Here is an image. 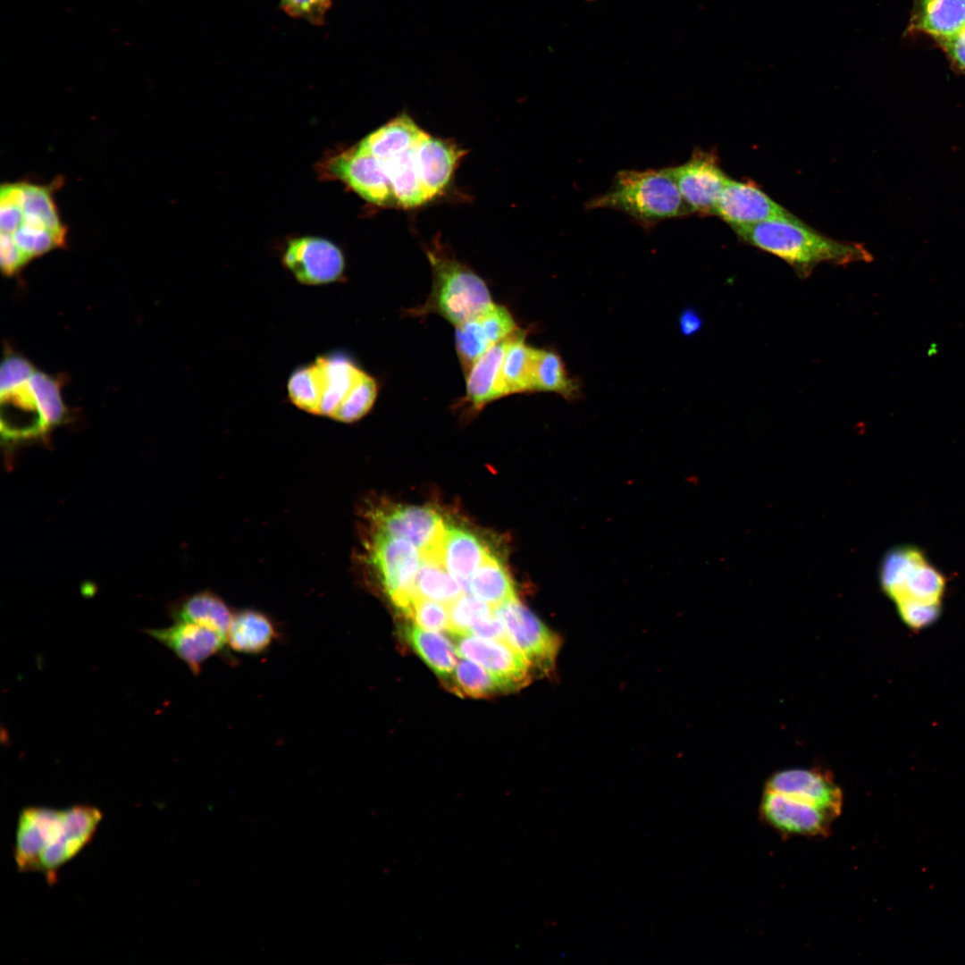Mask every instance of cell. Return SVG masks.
Here are the masks:
<instances>
[{
	"mask_svg": "<svg viewBox=\"0 0 965 965\" xmlns=\"http://www.w3.org/2000/svg\"><path fill=\"white\" fill-rule=\"evenodd\" d=\"M734 231L744 243L784 260L801 279L823 263L847 265L871 260L861 244L827 237L799 218L773 219Z\"/></svg>",
	"mask_w": 965,
	"mask_h": 965,
	"instance_id": "6da1fadb",
	"label": "cell"
},
{
	"mask_svg": "<svg viewBox=\"0 0 965 965\" xmlns=\"http://www.w3.org/2000/svg\"><path fill=\"white\" fill-rule=\"evenodd\" d=\"M585 206L619 211L645 229L692 214L669 167L619 171L609 189L590 199Z\"/></svg>",
	"mask_w": 965,
	"mask_h": 965,
	"instance_id": "7a4b0ae2",
	"label": "cell"
},
{
	"mask_svg": "<svg viewBox=\"0 0 965 965\" xmlns=\"http://www.w3.org/2000/svg\"><path fill=\"white\" fill-rule=\"evenodd\" d=\"M425 133L404 113L359 142L375 157L388 177L397 206L418 207L431 200L420 180L417 163L418 145Z\"/></svg>",
	"mask_w": 965,
	"mask_h": 965,
	"instance_id": "3957f363",
	"label": "cell"
},
{
	"mask_svg": "<svg viewBox=\"0 0 965 965\" xmlns=\"http://www.w3.org/2000/svg\"><path fill=\"white\" fill-rule=\"evenodd\" d=\"M365 373L345 352L322 354L291 373L288 399L300 410L337 421Z\"/></svg>",
	"mask_w": 965,
	"mask_h": 965,
	"instance_id": "277c9868",
	"label": "cell"
},
{
	"mask_svg": "<svg viewBox=\"0 0 965 965\" xmlns=\"http://www.w3.org/2000/svg\"><path fill=\"white\" fill-rule=\"evenodd\" d=\"M432 271V286L415 316L436 314L455 326L483 311L493 302L484 281L468 266L435 246L426 250Z\"/></svg>",
	"mask_w": 965,
	"mask_h": 965,
	"instance_id": "5b68a950",
	"label": "cell"
},
{
	"mask_svg": "<svg viewBox=\"0 0 965 965\" xmlns=\"http://www.w3.org/2000/svg\"><path fill=\"white\" fill-rule=\"evenodd\" d=\"M880 583L895 604L902 601L941 603L945 582L916 548L902 546L886 553Z\"/></svg>",
	"mask_w": 965,
	"mask_h": 965,
	"instance_id": "8992f818",
	"label": "cell"
},
{
	"mask_svg": "<svg viewBox=\"0 0 965 965\" xmlns=\"http://www.w3.org/2000/svg\"><path fill=\"white\" fill-rule=\"evenodd\" d=\"M369 558L394 604L402 610L414 597L413 587L423 557L409 541L374 533Z\"/></svg>",
	"mask_w": 965,
	"mask_h": 965,
	"instance_id": "52a82bcc",
	"label": "cell"
},
{
	"mask_svg": "<svg viewBox=\"0 0 965 965\" xmlns=\"http://www.w3.org/2000/svg\"><path fill=\"white\" fill-rule=\"evenodd\" d=\"M506 637L526 659L532 668L549 672L560 647L559 637L550 630L517 598L494 608Z\"/></svg>",
	"mask_w": 965,
	"mask_h": 965,
	"instance_id": "ba28073f",
	"label": "cell"
},
{
	"mask_svg": "<svg viewBox=\"0 0 965 965\" xmlns=\"http://www.w3.org/2000/svg\"><path fill=\"white\" fill-rule=\"evenodd\" d=\"M281 263L298 283L307 286L342 281L346 266L344 255L336 244L313 236L289 240Z\"/></svg>",
	"mask_w": 965,
	"mask_h": 965,
	"instance_id": "9c48e42d",
	"label": "cell"
},
{
	"mask_svg": "<svg viewBox=\"0 0 965 965\" xmlns=\"http://www.w3.org/2000/svg\"><path fill=\"white\" fill-rule=\"evenodd\" d=\"M759 814L761 820L785 837H826L836 819L827 811L793 797L764 790Z\"/></svg>",
	"mask_w": 965,
	"mask_h": 965,
	"instance_id": "30bf717a",
	"label": "cell"
},
{
	"mask_svg": "<svg viewBox=\"0 0 965 965\" xmlns=\"http://www.w3.org/2000/svg\"><path fill=\"white\" fill-rule=\"evenodd\" d=\"M323 169L365 200L381 206H395L388 177L375 157L359 143L328 158Z\"/></svg>",
	"mask_w": 965,
	"mask_h": 965,
	"instance_id": "8fae6325",
	"label": "cell"
},
{
	"mask_svg": "<svg viewBox=\"0 0 965 965\" xmlns=\"http://www.w3.org/2000/svg\"><path fill=\"white\" fill-rule=\"evenodd\" d=\"M669 170L692 214H714L717 200L729 179L715 151L695 149L685 163L669 166Z\"/></svg>",
	"mask_w": 965,
	"mask_h": 965,
	"instance_id": "7c38bea8",
	"label": "cell"
},
{
	"mask_svg": "<svg viewBox=\"0 0 965 965\" xmlns=\"http://www.w3.org/2000/svg\"><path fill=\"white\" fill-rule=\"evenodd\" d=\"M376 532L406 540L424 558H433L446 526L435 510L416 506L377 508L371 514Z\"/></svg>",
	"mask_w": 965,
	"mask_h": 965,
	"instance_id": "4fadbf2b",
	"label": "cell"
},
{
	"mask_svg": "<svg viewBox=\"0 0 965 965\" xmlns=\"http://www.w3.org/2000/svg\"><path fill=\"white\" fill-rule=\"evenodd\" d=\"M65 827L64 809L27 807L16 826L13 859L21 872H38L43 852L55 844Z\"/></svg>",
	"mask_w": 965,
	"mask_h": 965,
	"instance_id": "5bb4252c",
	"label": "cell"
},
{
	"mask_svg": "<svg viewBox=\"0 0 965 965\" xmlns=\"http://www.w3.org/2000/svg\"><path fill=\"white\" fill-rule=\"evenodd\" d=\"M714 215L733 230L773 219H796L751 181L729 178L715 205Z\"/></svg>",
	"mask_w": 965,
	"mask_h": 965,
	"instance_id": "9a60e30c",
	"label": "cell"
},
{
	"mask_svg": "<svg viewBox=\"0 0 965 965\" xmlns=\"http://www.w3.org/2000/svg\"><path fill=\"white\" fill-rule=\"evenodd\" d=\"M144 632L170 650L197 676L210 658L226 650V638L215 630L189 621H174L164 628H148Z\"/></svg>",
	"mask_w": 965,
	"mask_h": 965,
	"instance_id": "2e32d148",
	"label": "cell"
},
{
	"mask_svg": "<svg viewBox=\"0 0 965 965\" xmlns=\"http://www.w3.org/2000/svg\"><path fill=\"white\" fill-rule=\"evenodd\" d=\"M766 791L783 793L813 804L837 818L843 807V793L829 772L817 768H786L772 774Z\"/></svg>",
	"mask_w": 965,
	"mask_h": 965,
	"instance_id": "e0dca14e",
	"label": "cell"
},
{
	"mask_svg": "<svg viewBox=\"0 0 965 965\" xmlns=\"http://www.w3.org/2000/svg\"><path fill=\"white\" fill-rule=\"evenodd\" d=\"M453 637L459 657L483 667L507 681L514 690L529 682L532 667L508 639H487L470 634Z\"/></svg>",
	"mask_w": 965,
	"mask_h": 965,
	"instance_id": "ac0fdd59",
	"label": "cell"
},
{
	"mask_svg": "<svg viewBox=\"0 0 965 965\" xmlns=\"http://www.w3.org/2000/svg\"><path fill=\"white\" fill-rule=\"evenodd\" d=\"M516 329L509 310L495 303L457 325L456 348L465 374L488 349Z\"/></svg>",
	"mask_w": 965,
	"mask_h": 965,
	"instance_id": "d6986e66",
	"label": "cell"
},
{
	"mask_svg": "<svg viewBox=\"0 0 965 965\" xmlns=\"http://www.w3.org/2000/svg\"><path fill=\"white\" fill-rule=\"evenodd\" d=\"M102 818V811L91 805L65 808L64 831L58 842L43 852L38 872L50 884L55 882L59 869L91 841Z\"/></svg>",
	"mask_w": 965,
	"mask_h": 965,
	"instance_id": "ffe728a7",
	"label": "cell"
},
{
	"mask_svg": "<svg viewBox=\"0 0 965 965\" xmlns=\"http://www.w3.org/2000/svg\"><path fill=\"white\" fill-rule=\"evenodd\" d=\"M489 554L486 547L471 533L446 526L433 558L455 578L464 593H469L471 578Z\"/></svg>",
	"mask_w": 965,
	"mask_h": 965,
	"instance_id": "44dd1931",
	"label": "cell"
},
{
	"mask_svg": "<svg viewBox=\"0 0 965 965\" xmlns=\"http://www.w3.org/2000/svg\"><path fill=\"white\" fill-rule=\"evenodd\" d=\"M465 154L464 149L450 140L427 132L423 137L417 148L418 172L431 200L447 189Z\"/></svg>",
	"mask_w": 965,
	"mask_h": 965,
	"instance_id": "7402d4cb",
	"label": "cell"
},
{
	"mask_svg": "<svg viewBox=\"0 0 965 965\" xmlns=\"http://www.w3.org/2000/svg\"><path fill=\"white\" fill-rule=\"evenodd\" d=\"M48 429L29 382L1 393V432L8 441L42 436Z\"/></svg>",
	"mask_w": 965,
	"mask_h": 965,
	"instance_id": "603a6c76",
	"label": "cell"
},
{
	"mask_svg": "<svg viewBox=\"0 0 965 965\" xmlns=\"http://www.w3.org/2000/svg\"><path fill=\"white\" fill-rule=\"evenodd\" d=\"M520 329L493 345L471 367L466 377V396L462 403L478 412L488 403L501 398L499 381L507 348Z\"/></svg>",
	"mask_w": 965,
	"mask_h": 965,
	"instance_id": "cb8c5ba5",
	"label": "cell"
},
{
	"mask_svg": "<svg viewBox=\"0 0 965 965\" xmlns=\"http://www.w3.org/2000/svg\"><path fill=\"white\" fill-rule=\"evenodd\" d=\"M280 636L277 625L269 616L247 608L233 613L226 642L229 650L237 653L260 655L266 652Z\"/></svg>",
	"mask_w": 965,
	"mask_h": 965,
	"instance_id": "d4e9b609",
	"label": "cell"
},
{
	"mask_svg": "<svg viewBox=\"0 0 965 965\" xmlns=\"http://www.w3.org/2000/svg\"><path fill=\"white\" fill-rule=\"evenodd\" d=\"M911 28L936 40L965 29V0H915Z\"/></svg>",
	"mask_w": 965,
	"mask_h": 965,
	"instance_id": "484cf974",
	"label": "cell"
},
{
	"mask_svg": "<svg viewBox=\"0 0 965 965\" xmlns=\"http://www.w3.org/2000/svg\"><path fill=\"white\" fill-rule=\"evenodd\" d=\"M174 621H189L210 627L225 638L233 612L219 596L201 592L187 597L170 608Z\"/></svg>",
	"mask_w": 965,
	"mask_h": 965,
	"instance_id": "4316f807",
	"label": "cell"
},
{
	"mask_svg": "<svg viewBox=\"0 0 965 965\" xmlns=\"http://www.w3.org/2000/svg\"><path fill=\"white\" fill-rule=\"evenodd\" d=\"M404 636L409 645L440 677L448 680L457 664V652L449 640L439 632L408 625Z\"/></svg>",
	"mask_w": 965,
	"mask_h": 965,
	"instance_id": "83f0119b",
	"label": "cell"
},
{
	"mask_svg": "<svg viewBox=\"0 0 965 965\" xmlns=\"http://www.w3.org/2000/svg\"><path fill=\"white\" fill-rule=\"evenodd\" d=\"M536 348L524 342V334L519 330L509 343L505 353L499 373L501 397L533 391V370Z\"/></svg>",
	"mask_w": 965,
	"mask_h": 965,
	"instance_id": "f1b7e54d",
	"label": "cell"
},
{
	"mask_svg": "<svg viewBox=\"0 0 965 965\" xmlns=\"http://www.w3.org/2000/svg\"><path fill=\"white\" fill-rule=\"evenodd\" d=\"M469 593L493 608L516 598L508 573L491 553L472 576Z\"/></svg>",
	"mask_w": 965,
	"mask_h": 965,
	"instance_id": "f546056e",
	"label": "cell"
},
{
	"mask_svg": "<svg viewBox=\"0 0 965 965\" xmlns=\"http://www.w3.org/2000/svg\"><path fill=\"white\" fill-rule=\"evenodd\" d=\"M448 680L453 692L473 698L514 690L507 681L466 659L457 662Z\"/></svg>",
	"mask_w": 965,
	"mask_h": 965,
	"instance_id": "4dcf8cb0",
	"label": "cell"
},
{
	"mask_svg": "<svg viewBox=\"0 0 965 965\" xmlns=\"http://www.w3.org/2000/svg\"><path fill=\"white\" fill-rule=\"evenodd\" d=\"M463 591L455 578L433 558H424L415 580L414 596L449 605Z\"/></svg>",
	"mask_w": 965,
	"mask_h": 965,
	"instance_id": "1f68e13d",
	"label": "cell"
},
{
	"mask_svg": "<svg viewBox=\"0 0 965 965\" xmlns=\"http://www.w3.org/2000/svg\"><path fill=\"white\" fill-rule=\"evenodd\" d=\"M532 388L533 391H550L564 396L572 395L575 391V386L566 375L560 357L555 352L537 348Z\"/></svg>",
	"mask_w": 965,
	"mask_h": 965,
	"instance_id": "d6a6232c",
	"label": "cell"
},
{
	"mask_svg": "<svg viewBox=\"0 0 965 965\" xmlns=\"http://www.w3.org/2000/svg\"><path fill=\"white\" fill-rule=\"evenodd\" d=\"M29 385L48 431L61 424L65 418L66 407L61 396L58 380L36 370L29 380Z\"/></svg>",
	"mask_w": 965,
	"mask_h": 965,
	"instance_id": "836d02e7",
	"label": "cell"
},
{
	"mask_svg": "<svg viewBox=\"0 0 965 965\" xmlns=\"http://www.w3.org/2000/svg\"><path fill=\"white\" fill-rule=\"evenodd\" d=\"M449 630L452 636L469 633L471 626L491 616L494 608L470 593H463L448 605Z\"/></svg>",
	"mask_w": 965,
	"mask_h": 965,
	"instance_id": "e575fe53",
	"label": "cell"
},
{
	"mask_svg": "<svg viewBox=\"0 0 965 965\" xmlns=\"http://www.w3.org/2000/svg\"><path fill=\"white\" fill-rule=\"evenodd\" d=\"M401 611L423 629L434 632L449 630V610L446 604L414 596Z\"/></svg>",
	"mask_w": 965,
	"mask_h": 965,
	"instance_id": "d590c367",
	"label": "cell"
},
{
	"mask_svg": "<svg viewBox=\"0 0 965 965\" xmlns=\"http://www.w3.org/2000/svg\"><path fill=\"white\" fill-rule=\"evenodd\" d=\"M35 371L29 359L12 351H5L0 368V393L26 383Z\"/></svg>",
	"mask_w": 965,
	"mask_h": 965,
	"instance_id": "8d00e7d4",
	"label": "cell"
},
{
	"mask_svg": "<svg viewBox=\"0 0 965 965\" xmlns=\"http://www.w3.org/2000/svg\"><path fill=\"white\" fill-rule=\"evenodd\" d=\"M896 608L902 621L912 630L928 627L941 614V603L902 601Z\"/></svg>",
	"mask_w": 965,
	"mask_h": 965,
	"instance_id": "74e56055",
	"label": "cell"
},
{
	"mask_svg": "<svg viewBox=\"0 0 965 965\" xmlns=\"http://www.w3.org/2000/svg\"><path fill=\"white\" fill-rule=\"evenodd\" d=\"M280 8L290 17L302 19L315 26L325 23L331 0H281Z\"/></svg>",
	"mask_w": 965,
	"mask_h": 965,
	"instance_id": "f35d334b",
	"label": "cell"
},
{
	"mask_svg": "<svg viewBox=\"0 0 965 965\" xmlns=\"http://www.w3.org/2000/svg\"><path fill=\"white\" fill-rule=\"evenodd\" d=\"M29 260L18 248L12 238L1 232L0 264L4 274L11 276L19 272Z\"/></svg>",
	"mask_w": 965,
	"mask_h": 965,
	"instance_id": "ab89813d",
	"label": "cell"
},
{
	"mask_svg": "<svg viewBox=\"0 0 965 965\" xmlns=\"http://www.w3.org/2000/svg\"><path fill=\"white\" fill-rule=\"evenodd\" d=\"M468 634L487 639H507L504 625L495 611L491 616L474 623Z\"/></svg>",
	"mask_w": 965,
	"mask_h": 965,
	"instance_id": "60d3db41",
	"label": "cell"
},
{
	"mask_svg": "<svg viewBox=\"0 0 965 965\" xmlns=\"http://www.w3.org/2000/svg\"><path fill=\"white\" fill-rule=\"evenodd\" d=\"M937 41L955 64L965 72V29L954 36Z\"/></svg>",
	"mask_w": 965,
	"mask_h": 965,
	"instance_id": "b9f144b4",
	"label": "cell"
},
{
	"mask_svg": "<svg viewBox=\"0 0 965 965\" xmlns=\"http://www.w3.org/2000/svg\"><path fill=\"white\" fill-rule=\"evenodd\" d=\"M702 321L694 310H685L680 317V327L684 335H692L701 328Z\"/></svg>",
	"mask_w": 965,
	"mask_h": 965,
	"instance_id": "7bdbcfd3",
	"label": "cell"
}]
</instances>
